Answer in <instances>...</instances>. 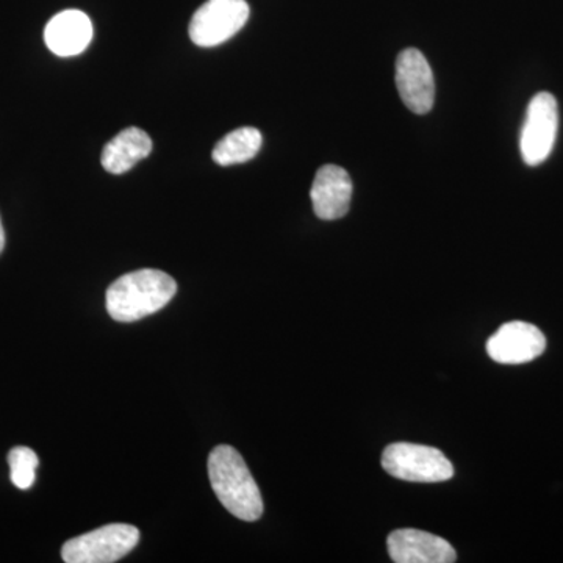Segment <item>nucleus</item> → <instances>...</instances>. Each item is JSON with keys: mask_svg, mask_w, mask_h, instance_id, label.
<instances>
[{"mask_svg": "<svg viewBox=\"0 0 563 563\" xmlns=\"http://www.w3.org/2000/svg\"><path fill=\"white\" fill-rule=\"evenodd\" d=\"M313 210L320 220L335 221L350 211L352 180L350 174L336 165H324L314 176L312 190Z\"/></svg>", "mask_w": 563, "mask_h": 563, "instance_id": "9d476101", "label": "nucleus"}, {"mask_svg": "<svg viewBox=\"0 0 563 563\" xmlns=\"http://www.w3.org/2000/svg\"><path fill=\"white\" fill-rule=\"evenodd\" d=\"M383 468L396 479L409 483H444L454 476L450 459L426 444H388L383 454Z\"/></svg>", "mask_w": 563, "mask_h": 563, "instance_id": "7ed1b4c3", "label": "nucleus"}, {"mask_svg": "<svg viewBox=\"0 0 563 563\" xmlns=\"http://www.w3.org/2000/svg\"><path fill=\"white\" fill-rule=\"evenodd\" d=\"M209 477L218 499L233 517L243 521H257L262 517L261 488L235 448L220 444L211 451Z\"/></svg>", "mask_w": 563, "mask_h": 563, "instance_id": "f03ea898", "label": "nucleus"}, {"mask_svg": "<svg viewBox=\"0 0 563 563\" xmlns=\"http://www.w3.org/2000/svg\"><path fill=\"white\" fill-rule=\"evenodd\" d=\"M559 128L558 101L551 92L533 96L526 111L520 136L521 157L526 165L539 166L553 152Z\"/></svg>", "mask_w": 563, "mask_h": 563, "instance_id": "423d86ee", "label": "nucleus"}, {"mask_svg": "<svg viewBox=\"0 0 563 563\" xmlns=\"http://www.w3.org/2000/svg\"><path fill=\"white\" fill-rule=\"evenodd\" d=\"M388 554L396 563H454L457 554L450 542L418 529H398L387 539Z\"/></svg>", "mask_w": 563, "mask_h": 563, "instance_id": "1a4fd4ad", "label": "nucleus"}, {"mask_svg": "<svg viewBox=\"0 0 563 563\" xmlns=\"http://www.w3.org/2000/svg\"><path fill=\"white\" fill-rule=\"evenodd\" d=\"M263 136L255 128H240L214 146L213 161L221 166L240 165L252 161L262 150Z\"/></svg>", "mask_w": 563, "mask_h": 563, "instance_id": "ddd939ff", "label": "nucleus"}, {"mask_svg": "<svg viewBox=\"0 0 563 563\" xmlns=\"http://www.w3.org/2000/svg\"><path fill=\"white\" fill-rule=\"evenodd\" d=\"M92 24L80 10H65L47 22L44 41L58 57H73L90 46Z\"/></svg>", "mask_w": 563, "mask_h": 563, "instance_id": "9b49d317", "label": "nucleus"}, {"mask_svg": "<svg viewBox=\"0 0 563 563\" xmlns=\"http://www.w3.org/2000/svg\"><path fill=\"white\" fill-rule=\"evenodd\" d=\"M3 247H5V231H3L2 220H0V254H2Z\"/></svg>", "mask_w": 563, "mask_h": 563, "instance_id": "2eb2a0df", "label": "nucleus"}, {"mask_svg": "<svg viewBox=\"0 0 563 563\" xmlns=\"http://www.w3.org/2000/svg\"><path fill=\"white\" fill-rule=\"evenodd\" d=\"M396 87L407 109L426 114L435 102V80L429 62L418 49H406L396 60Z\"/></svg>", "mask_w": 563, "mask_h": 563, "instance_id": "0eeeda50", "label": "nucleus"}, {"mask_svg": "<svg viewBox=\"0 0 563 563\" xmlns=\"http://www.w3.org/2000/svg\"><path fill=\"white\" fill-rule=\"evenodd\" d=\"M140 542V531L131 525H107L63 544L66 563H113L131 553Z\"/></svg>", "mask_w": 563, "mask_h": 563, "instance_id": "20e7f679", "label": "nucleus"}, {"mask_svg": "<svg viewBox=\"0 0 563 563\" xmlns=\"http://www.w3.org/2000/svg\"><path fill=\"white\" fill-rule=\"evenodd\" d=\"M38 455L27 446H16L10 451L9 465L11 483L20 490H29L35 483Z\"/></svg>", "mask_w": 563, "mask_h": 563, "instance_id": "4468645a", "label": "nucleus"}, {"mask_svg": "<svg viewBox=\"0 0 563 563\" xmlns=\"http://www.w3.org/2000/svg\"><path fill=\"white\" fill-rule=\"evenodd\" d=\"M547 350V339L537 325L523 321L507 322L487 342L492 361L521 365L536 361Z\"/></svg>", "mask_w": 563, "mask_h": 563, "instance_id": "6e6552de", "label": "nucleus"}, {"mask_svg": "<svg viewBox=\"0 0 563 563\" xmlns=\"http://www.w3.org/2000/svg\"><path fill=\"white\" fill-rule=\"evenodd\" d=\"M250 13L246 0H207L192 16L190 38L196 46H220L242 31Z\"/></svg>", "mask_w": 563, "mask_h": 563, "instance_id": "39448f33", "label": "nucleus"}, {"mask_svg": "<svg viewBox=\"0 0 563 563\" xmlns=\"http://www.w3.org/2000/svg\"><path fill=\"white\" fill-rule=\"evenodd\" d=\"M151 152V136L139 128H129L107 143L101 162L107 173L118 176L131 172L136 163L150 157Z\"/></svg>", "mask_w": 563, "mask_h": 563, "instance_id": "f8f14e48", "label": "nucleus"}, {"mask_svg": "<svg viewBox=\"0 0 563 563\" xmlns=\"http://www.w3.org/2000/svg\"><path fill=\"white\" fill-rule=\"evenodd\" d=\"M177 292L176 280L158 269L124 274L107 290V312L114 321L143 320L162 310Z\"/></svg>", "mask_w": 563, "mask_h": 563, "instance_id": "f257e3e1", "label": "nucleus"}]
</instances>
